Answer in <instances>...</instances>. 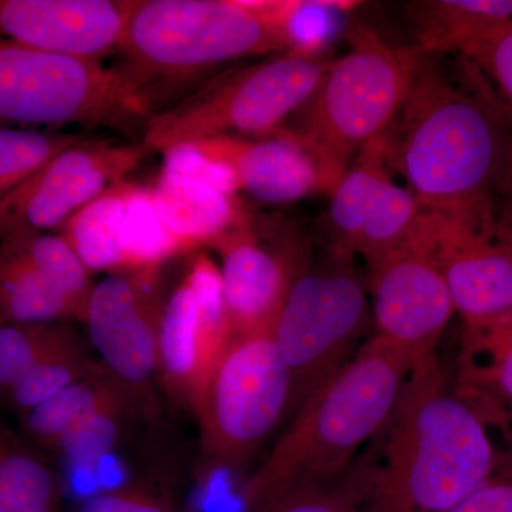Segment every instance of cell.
<instances>
[{"label": "cell", "mask_w": 512, "mask_h": 512, "mask_svg": "<svg viewBox=\"0 0 512 512\" xmlns=\"http://www.w3.org/2000/svg\"><path fill=\"white\" fill-rule=\"evenodd\" d=\"M352 261L329 254L316 268L306 265L272 329V340L288 370V423L355 355L372 319L365 282Z\"/></svg>", "instance_id": "obj_8"}, {"label": "cell", "mask_w": 512, "mask_h": 512, "mask_svg": "<svg viewBox=\"0 0 512 512\" xmlns=\"http://www.w3.org/2000/svg\"><path fill=\"white\" fill-rule=\"evenodd\" d=\"M165 301L161 268L114 274L94 285L84 323L103 365L150 400L158 380V339Z\"/></svg>", "instance_id": "obj_13"}, {"label": "cell", "mask_w": 512, "mask_h": 512, "mask_svg": "<svg viewBox=\"0 0 512 512\" xmlns=\"http://www.w3.org/2000/svg\"><path fill=\"white\" fill-rule=\"evenodd\" d=\"M414 55L406 99L387 131L390 168L424 210L495 234L512 113L464 57Z\"/></svg>", "instance_id": "obj_1"}, {"label": "cell", "mask_w": 512, "mask_h": 512, "mask_svg": "<svg viewBox=\"0 0 512 512\" xmlns=\"http://www.w3.org/2000/svg\"><path fill=\"white\" fill-rule=\"evenodd\" d=\"M150 190L158 218L187 252L214 247L251 214L234 194L164 168Z\"/></svg>", "instance_id": "obj_18"}, {"label": "cell", "mask_w": 512, "mask_h": 512, "mask_svg": "<svg viewBox=\"0 0 512 512\" xmlns=\"http://www.w3.org/2000/svg\"><path fill=\"white\" fill-rule=\"evenodd\" d=\"M501 477L511 478L512 480V441L510 451H508L507 461H505L503 468H501Z\"/></svg>", "instance_id": "obj_37"}, {"label": "cell", "mask_w": 512, "mask_h": 512, "mask_svg": "<svg viewBox=\"0 0 512 512\" xmlns=\"http://www.w3.org/2000/svg\"><path fill=\"white\" fill-rule=\"evenodd\" d=\"M495 218L498 231L512 237V144L495 191Z\"/></svg>", "instance_id": "obj_36"}, {"label": "cell", "mask_w": 512, "mask_h": 512, "mask_svg": "<svg viewBox=\"0 0 512 512\" xmlns=\"http://www.w3.org/2000/svg\"><path fill=\"white\" fill-rule=\"evenodd\" d=\"M127 390L133 389L100 365L92 375L77 380L19 416L20 429L29 443L55 451L60 440L84 417Z\"/></svg>", "instance_id": "obj_21"}, {"label": "cell", "mask_w": 512, "mask_h": 512, "mask_svg": "<svg viewBox=\"0 0 512 512\" xmlns=\"http://www.w3.org/2000/svg\"><path fill=\"white\" fill-rule=\"evenodd\" d=\"M366 493L367 471L359 456L343 476L281 488L249 505L247 512H363Z\"/></svg>", "instance_id": "obj_29"}, {"label": "cell", "mask_w": 512, "mask_h": 512, "mask_svg": "<svg viewBox=\"0 0 512 512\" xmlns=\"http://www.w3.org/2000/svg\"><path fill=\"white\" fill-rule=\"evenodd\" d=\"M66 322L15 323L0 326V403L25 375L37 357L62 332Z\"/></svg>", "instance_id": "obj_31"}, {"label": "cell", "mask_w": 512, "mask_h": 512, "mask_svg": "<svg viewBox=\"0 0 512 512\" xmlns=\"http://www.w3.org/2000/svg\"><path fill=\"white\" fill-rule=\"evenodd\" d=\"M188 146L227 167L239 190L265 204H291L336 188L312 148L286 127L271 136L212 137Z\"/></svg>", "instance_id": "obj_17"}, {"label": "cell", "mask_w": 512, "mask_h": 512, "mask_svg": "<svg viewBox=\"0 0 512 512\" xmlns=\"http://www.w3.org/2000/svg\"><path fill=\"white\" fill-rule=\"evenodd\" d=\"M0 512H62V484L29 441L0 423Z\"/></svg>", "instance_id": "obj_22"}, {"label": "cell", "mask_w": 512, "mask_h": 512, "mask_svg": "<svg viewBox=\"0 0 512 512\" xmlns=\"http://www.w3.org/2000/svg\"><path fill=\"white\" fill-rule=\"evenodd\" d=\"M73 512H183L168 495L150 488L127 485L84 498Z\"/></svg>", "instance_id": "obj_33"}, {"label": "cell", "mask_w": 512, "mask_h": 512, "mask_svg": "<svg viewBox=\"0 0 512 512\" xmlns=\"http://www.w3.org/2000/svg\"><path fill=\"white\" fill-rule=\"evenodd\" d=\"M360 457L367 471L363 512H448L497 467L480 413L451 389L436 352L414 366Z\"/></svg>", "instance_id": "obj_2"}, {"label": "cell", "mask_w": 512, "mask_h": 512, "mask_svg": "<svg viewBox=\"0 0 512 512\" xmlns=\"http://www.w3.org/2000/svg\"><path fill=\"white\" fill-rule=\"evenodd\" d=\"M348 39V53L332 60L286 127L312 148L336 184L360 150L392 127L416 57L412 47H394L369 26H355Z\"/></svg>", "instance_id": "obj_5"}, {"label": "cell", "mask_w": 512, "mask_h": 512, "mask_svg": "<svg viewBox=\"0 0 512 512\" xmlns=\"http://www.w3.org/2000/svg\"><path fill=\"white\" fill-rule=\"evenodd\" d=\"M82 138L57 131L0 128V197Z\"/></svg>", "instance_id": "obj_30"}, {"label": "cell", "mask_w": 512, "mask_h": 512, "mask_svg": "<svg viewBox=\"0 0 512 512\" xmlns=\"http://www.w3.org/2000/svg\"><path fill=\"white\" fill-rule=\"evenodd\" d=\"M153 107L116 67L57 55L0 36V120L25 126L120 127Z\"/></svg>", "instance_id": "obj_7"}, {"label": "cell", "mask_w": 512, "mask_h": 512, "mask_svg": "<svg viewBox=\"0 0 512 512\" xmlns=\"http://www.w3.org/2000/svg\"><path fill=\"white\" fill-rule=\"evenodd\" d=\"M137 0H0V36L103 62L114 55Z\"/></svg>", "instance_id": "obj_16"}, {"label": "cell", "mask_w": 512, "mask_h": 512, "mask_svg": "<svg viewBox=\"0 0 512 512\" xmlns=\"http://www.w3.org/2000/svg\"><path fill=\"white\" fill-rule=\"evenodd\" d=\"M427 222L429 211L421 207L407 188L394 184L389 175L367 207L356 254L362 255L367 265L373 264L394 249L419 239L426 231Z\"/></svg>", "instance_id": "obj_25"}, {"label": "cell", "mask_w": 512, "mask_h": 512, "mask_svg": "<svg viewBox=\"0 0 512 512\" xmlns=\"http://www.w3.org/2000/svg\"><path fill=\"white\" fill-rule=\"evenodd\" d=\"M150 154L143 143L83 137L0 197V242L59 232L74 214L126 180Z\"/></svg>", "instance_id": "obj_11"}, {"label": "cell", "mask_w": 512, "mask_h": 512, "mask_svg": "<svg viewBox=\"0 0 512 512\" xmlns=\"http://www.w3.org/2000/svg\"><path fill=\"white\" fill-rule=\"evenodd\" d=\"M232 340L220 266L208 255H194L165 301L158 339V380L178 407L197 417Z\"/></svg>", "instance_id": "obj_10"}, {"label": "cell", "mask_w": 512, "mask_h": 512, "mask_svg": "<svg viewBox=\"0 0 512 512\" xmlns=\"http://www.w3.org/2000/svg\"><path fill=\"white\" fill-rule=\"evenodd\" d=\"M146 404L133 390L121 393L77 423L53 453L77 468L96 466L119 444L127 417Z\"/></svg>", "instance_id": "obj_28"}, {"label": "cell", "mask_w": 512, "mask_h": 512, "mask_svg": "<svg viewBox=\"0 0 512 512\" xmlns=\"http://www.w3.org/2000/svg\"><path fill=\"white\" fill-rule=\"evenodd\" d=\"M76 319L69 301L8 244H0V326Z\"/></svg>", "instance_id": "obj_23"}, {"label": "cell", "mask_w": 512, "mask_h": 512, "mask_svg": "<svg viewBox=\"0 0 512 512\" xmlns=\"http://www.w3.org/2000/svg\"><path fill=\"white\" fill-rule=\"evenodd\" d=\"M220 255L222 291L234 339L272 332L296 278L308 262L298 248L262 241L249 214L212 247Z\"/></svg>", "instance_id": "obj_14"}, {"label": "cell", "mask_w": 512, "mask_h": 512, "mask_svg": "<svg viewBox=\"0 0 512 512\" xmlns=\"http://www.w3.org/2000/svg\"><path fill=\"white\" fill-rule=\"evenodd\" d=\"M265 53L284 55V49L254 0H137L114 67L154 111L157 84Z\"/></svg>", "instance_id": "obj_4"}, {"label": "cell", "mask_w": 512, "mask_h": 512, "mask_svg": "<svg viewBox=\"0 0 512 512\" xmlns=\"http://www.w3.org/2000/svg\"><path fill=\"white\" fill-rule=\"evenodd\" d=\"M419 362L376 336L367 339L303 404L242 485L245 508L281 488L343 476L382 429Z\"/></svg>", "instance_id": "obj_3"}, {"label": "cell", "mask_w": 512, "mask_h": 512, "mask_svg": "<svg viewBox=\"0 0 512 512\" xmlns=\"http://www.w3.org/2000/svg\"><path fill=\"white\" fill-rule=\"evenodd\" d=\"M99 367V363L90 359L86 343L76 330L64 323L59 336L20 377L3 404L16 416H22L70 384L92 375Z\"/></svg>", "instance_id": "obj_24"}, {"label": "cell", "mask_w": 512, "mask_h": 512, "mask_svg": "<svg viewBox=\"0 0 512 512\" xmlns=\"http://www.w3.org/2000/svg\"><path fill=\"white\" fill-rule=\"evenodd\" d=\"M429 245L464 328L512 315V237L487 234L431 214Z\"/></svg>", "instance_id": "obj_15"}, {"label": "cell", "mask_w": 512, "mask_h": 512, "mask_svg": "<svg viewBox=\"0 0 512 512\" xmlns=\"http://www.w3.org/2000/svg\"><path fill=\"white\" fill-rule=\"evenodd\" d=\"M457 55L476 66L512 113V25L473 37Z\"/></svg>", "instance_id": "obj_32"}, {"label": "cell", "mask_w": 512, "mask_h": 512, "mask_svg": "<svg viewBox=\"0 0 512 512\" xmlns=\"http://www.w3.org/2000/svg\"><path fill=\"white\" fill-rule=\"evenodd\" d=\"M412 49L423 55H457L488 30L512 25V0H423L409 5Z\"/></svg>", "instance_id": "obj_19"}, {"label": "cell", "mask_w": 512, "mask_h": 512, "mask_svg": "<svg viewBox=\"0 0 512 512\" xmlns=\"http://www.w3.org/2000/svg\"><path fill=\"white\" fill-rule=\"evenodd\" d=\"M427 232L429 224L419 239L369 265L373 336L417 360L436 352L456 313Z\"/></svg>", "instance_id": "obj_12"}, {"label": "cell", "mask_w": 512, "mask_h": 512, "mask_svg": "<svg viewBox=\"0 0 512 512\" xmlns=\"http://www.w3.org/2000/svg\"><path fill=\"white\" fill-rule=\"evenodd\" d=\"M463 359L466 389H485L512 403V315L464 328Z\"/></svg>", "instance_id": "obj_27"}, {"label": "cell", "mask_w": 512, "mask_h": 512, "mask_svg": "<svg viewBox=\"0 0 512 512\" xmlns=\"http://www.w3.org/2000/svg\"><path fill=\"white\" fill-rule=\"evenodd\" d=\"M448 512H512L511 478H490Z\"/></svg>", "instance_id": "obj_35"}, {"label": "cell", "mask_w": 512, "mask_h": 512, "mask_svg": "<svg viewBox=\"0 0 512 512\" xmlns=\"http://www.w3.org/2000/svg\"><path fill=\"white\" fill-rule=\"evenodd\" d=\"M387 133L370 141L357 154L348 171L330 194L328 212L329 254L353 259L357 239L370 201L384 178L389 177Z\"/></svg>", "instance_id": "obj_20"}, {"label": "cell", "mask_w": 512, "mask_h": 512, "mask_svg": "<svg viewBox=\"0 0 512 512\" xmlns=\"http://www.w3.org/2000/svg\"><path fill=\"white\" fill-rule=\"evenodd\" d=\"M332 60L275 55L229 72L157 110L141 143L150 153L212 137H265L286 126L308 103Z\"/></svg>", "instance_id": "obj_6"}, {"label": "cell", "mask_w": 512, "mask_h": 512, "mask_svg": "<svg viewBox=\"0 0 512 512\" xmlns=\"http://www.w3.org/2000/svg\"><path fill=\"white\" fill-rule=\"evenodd\" d=\"M19 252L40 272L50 285L55 286L76 312L77 320L84 322L87 303L94 285L92 272L86 268L66 239L56 232H39L25 237L0 242Z\"/></svg>", "instance_id": "obj_26"}, {"label": "cell", "mask_w": 512, "mask_h": 512, "mask_svg": "<svg viewBox=\"0 0 512 512\" xmlns=\"http://www.w3.org/2000/svg\"><path fill=\"white\" fill-rule=\"evenodd\" d=\"M288 370L271 332L232 340L215 369L200 412L201 451L212 467L238 468L284 423Z\"/></svg>", "instance_id": "obj_9"}, {"label": "cell", "mask_w": 512, "mask_h": 512, "mask_svg": "<svg viewBox=\"0 0 512 512\" xmlns=\"http://www.w3.org/2000/svg\"><path fill=\"white\" fill-rule=\"evenodd\" d=\"M163 156L164 170L194 178L228 194L235 195L239 190L234 174L227 167L202 156L188 144L171 148Z\"/></svg>", "instance_id": "obj_34"}]
</instances>
